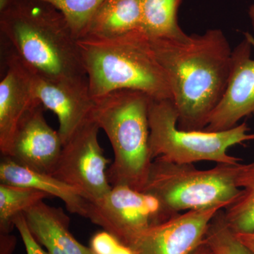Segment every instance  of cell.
<instances>
[{
    "label": "cell",
    "instance_id": "1",
    "mask_svg": "<svg viewBox=\"0 0 254 254\" xmlns=\"http://www.w3.org/2000/svg\"><path fill=\"white\" fill-rule=\"evenodd\" d=\"M150 42L171 85L177 127L203 131L225 93L230 76L232 50L226 36L215 28L191 35L187 42L163 38Z\"/></svg>",
    "mask_w": 254,
    "mask_h": 254
},
{
    "label": "cell",
    "instance_id": "2",
    "mask_svg": "<svg viewBox=\"0 0 254 254\" xmlns=\"http://www.w3.org/2000/svg\"><path fill=\"white\" fill-rule=\"evenodd\" d=\"M0 31L28 68L55 82L88 83L77 37L44 0H13L0 12Z\"/></svg>",
    "mask_w": 254,
    "mask_h": 254
},
{
    "label": "cell",
    "instance_id": "3",
    "mask_svg": "<svg viewBox=\"0 0 254 254\" xmlns=\"http://www.w3.org/2000/svg\"><path fill=\"white\" fill-rule=\"evenodd\" d=\"M78 45L93 99L127 89L151 99L173 100L168 74L143 32L115 38L82 37Z\"/></svg>",
    "mask_w": 254,
    "mask_h": 254
},
{
    "label": "cell",
    "instance_id": "4",
    "mask_svg": "<svg viewBox=\"0 0 254 254\" xmlns=\"http://www.w3.org/2000/svg\"><path fill=\"white\" fill-rule=\"evenodd\" d=\"M94 100L91 118L105 132L113 149L114 160L108 170L110 185L143 191L153 161L148 122L151 98L126 89Z\"/></svg>",
    "mask_w": 254,
    "mask_h": 254
},
{
    "label": "cell",
    "instance_id": "5",
    "mask_svg": "<svg viewBox=\"0 0 254 254\" xmlns=\"http://www.w3.org/2000/svg\"><path fill=\"white\" fill-rule=\"evenodd\" d=\"M237 165L217 164L203 170L193 164L156 158L143 191L158 200L163 222L182 212L215 207L225 209L242 192L235 181Z\"/></svg>",
    "mask_w": 254,
    "mask_h": 254
},
{
    "label": "cell",
    "instance_id": "6",
    "mask_svg": "<svg viewBox=\"0 0 254 254\" xmlns=\"http://www.w3.org/2000/svg\"><path fill=\"white\" fill-rule=\"evenodd\" d=\"M178 113L172 100H150L148 110L150 150L154 160L175 163L200 161L237 165L242 159L228 154L234 145L254 141V133L244 122L220 131H187L177 127Z\"/></svg>",
    "mask_w": 254,
    "mask_h": 254
},
{
    "label": "cell",
    "instance_id": "7",
    "mask_svg": "<svg viewBox=\"0 0 254 254\" xmlns=\"http://www.w3.org/2000/svg\"><path fill=\"white\" fill-rule=\"evenodd\" d=\"M100 127L90 118L64 144L51 175L79 190L90 201L111 190L108 177L110 160L98 140Z\"/></svg>",
    "mask_w": 254,
    "mask_h": 254
},
{
    "label": "cell",
    "instance_id": "8",
    "mask_svg": "<svg viewBox=\"0 0 254 254\" xmlns=\"http://www.w3.org/2000/svg\"><path fill=\"white\" fill-rule=\"evenodd\" d=\"M87 218L128 247L148 227L163 222L154 197L125 185L114 186L103 198L88 200Z\"/></svg>",
    "mask_w": 254,
    "mask_h": 254
},
{
    "label": "cell",
    "instance_id": "9",
    "mask_svg": "<svg viewBox=\"0 0 254 254\" xmlns=\"http://www.w3.org/2000/svg\"><path fill=\"white\" fill-rule=\"evenodd\" d=\"M219 207L190 210L148 227L130 248L136 254H193L204 243Z\"/></svg>",
    "mask_w": 254,
    "mask_h": 254
},
{
    "label": "cell",
    "instance_id": "10",
    "mask_svg": "<svg viewBox=\"0 0 254 254\" xmlns=\"http://www.w3.org/2000/svg\"><path fill=\"white\" fill-rule=\"evenodd\" d=\"M254 38L249 32L232 50L231 68L225 93L210 115L205 131H220L239 125L254 115Z\"/></svg>",
    "mask_w": 254,
    "mask_h": 254
},
{
    "label": "cell",
    "instance_id": "11",
    "mask_svg": "<svg viewBox=\"0 0 254 254\" xmlns=\"http://www.w3.org/2000/svg\"><path fill=\"white\" fill-rule=\"evenodd\" d=\"M46 110L39 102L23 117L6 157L34 171L52 175L64 144L59 131L47 123Z\"/></svg>",
    "mask_w": 254,
    "mask_h": 254
},
{
    "label": "cell",
    "instance_id": "12",
    "mask_svg": "<svg viewBox=\"0 0 254 254\" xmlns=\"http://www.w3.org/2000/svg\"><path fill=\"white\" fill-rule=\"evenodd\" d=\"M23 64L37 99L46 110H51L58 117V131L64 144L74 132L91 118L95 100L90 94L88 83L50 81Z\"/></svg>",
    "mask_w": 254,
    "mask_h": 254
},
{
    "label": "cell",
    "instance_id": "13",
    "mask_svg": "<svg viewBox=\"0 0 254 254\" xmlns=\"http://www.w3.org/2000/svg\"><path fill=\"white\" fill-rule=\"evenodd\" d=\"M6 66L0 82V151L5 157L23 117L40 102L24 64L13 52L8 56Z\"/></svg>",
    "mask_w": 254,
    "mask_h": 254
},
{
    "label": "cell",
    "instance_id": "14",
    "mask_svg": "<svg viewBox=\"0 0 254 254\" xmlns=\"http://www.w3.org/2000/svg\"><path fill=\"white\" fill-rule=\"evenodd\" d=\"M23 215L32 235L48 254H94L73 236L69 231L70 219L61 208L42 200Z\"/></svg>",
    "mask_w": 254,
    "mask_h": 254
},
{
    "label": "cell",
    "instance_id": "15",
    "mask_svg": "<svg viewBox=\"0 0 254 254\" xmlns=\"http://www.w3.org/2000/svg\"><path fill=\"white\" fill-rule=\"evenodd\" d=\"M0 184L41 190L63 200L71 213L87 218L88 200L74 187L48 174L38 173L4 157L0 163Z\"/></svg>",
    "mask_w": 254,
    "mask_h": 254
},
{
    "label": "cell",
    "instance_id": "16",
    "mask_svg": "<svg viewBox=\"0 0 254 254\" xmlns=\"http://www.w3.org/2000/svg\"><path fill=\"white\" fill-rule=\"evenodd\" d=\"M136 31H142L141 0H105L83 37L115 38Z\"/></svg>",
    "mask_w": 254,
    "mask_h": 254
},
{
    "label": "cell",
    "instance_id": "17",
    "mask_svg": "<svg viewBox=\"0 0 254 254\" xmlns=\"http://www.w3.org/2000/svg\"><path fill=\"white\" fill-rule=\"evenodd\" d=\"M182 0H141L142 32L150 39L163 38L187 42L190 36L182 31L177 13Z\"/></svg>",
    "mask_w": 254,
    "mask_h": 254
},
{
    "label": "cell",
    "instance_id": "18",
    "mask_svg": "<svg viewBox=\"0 0 254 254\" xmlns=\"http://www.w3.org/2000/svg\"><path fill=\"white\" fill-rule=\"evenodd\" d=\"M235 181L240 196L223 210L224 218L234 233L254 232V161L236 166Z\"/></svg>",
    "mask_w": 254,
    "mask_h": 254
},
{
    "label": "cell",
    "instance_id": "19",
    "mask_svg": "<svg viewBox=\"0 0 254 254\" xmlns=\"http://www.w3.org/2000/svg\"><path fill=\"white\" fill-rule=\"evenodd\" d=\"M49 197L35 189L0 184V233L10 234L16 217Z\"/></svg>",
    "mask_w": 254,
    "mask_h": 254
},
{
    "label": "cell",
    "instance_id": "20",
    "mask_svg": "<svg viewBox=\"0 0 254 254\" xmlns=\"http://www.w3.org/2000/svg\"><path fill=\"white\" fill-rule=\"evenodd\" d=\"M59 10L77 38L86 33L92 18L105 0H44Z\"/></svg>",
    "mask_w": 254,
    "mask_h": 254
},
{
    "label": "cell",
    "instance_id": "21",
    "mask_svg": "<svg viewBox=\"0 0 254 254\" xmlns=\"http://www.w3.org/2000/svg\"><path fill=\"white\" fill-rule=\"evenodd\" d=\"M204 242L214 254H252L227 225L223 209L210 222Z\"/></svg>",
    "mask_w": 254,
    "mask_h": 254
},
{
    "label": "cell",
    "instance_id": "22",
    "mask_svg": "<svg viewBox=\"0 0 254 254\" xmlns=\"http://www.w3.org/2000/svg\"><path fill=\"white\" fill-rule=\"evenodd\" d=\"M14 227L17 229L27 254H48L47 251L43 250L42 246L38 243L30 232L26 219L23 214L16 217L14 220Z\"/></svg>",
    "mask_w": 254,
    "mask_h": 254
},
{
    "label": "cell",
    "instance_id": "23",
    "mask_svg": "<svg viewBox=\"0 0 254 254\" xmlns=\"http://www.w3.org/2000/svg\"><path fill=\"white\" fill-rule=\"evenodd\" d=\"M120 243L122 242L117 237L104 230L92 237L90 248L94 254H111Z\"/></svg>",
    "mask_w": 254,
    "mask_h": 254
},
{
    "label": "cell",
    "instance_id": "24",
    "mask_svg": "<svg viewBox=\"0 0 254 254\" xmlns=\"http://www.w3.org/2000/svg\"><path fill=\"white\" fill-rule=\"evenodd\" d=\"M16 242L15 237L10 234L0 233V254H12Z\"/></svg>",
    "mask_w": 254,
    "mask_h": 254
},
{
    "label": "cell",
    "instance_id": "25",
    "mask_svg": "<svg viewBox=\"0 0 254 254\" xmlns=\"http://www.w3.org/2000/svg\"><path fill=\"white\" fill-rule=\"evenodd\" d=\"M235 234L237 238L248 249L251 253L254 254V232Z\"/></svg>",
    "mask_w": 254,
    "mask_h": 254
},
{
    "label": "cell",
    "instance_id": "26",
    "mask_svg": "<svg viewBox=\"0 0 254 254\" xmlns=\"http://www.w3.org/2000/svg\"><path fill=\"white\" fill-rule=\"evenodd\" d=\"M111 254H136L130 247H127V245L120 243V245L115 249Z\"/></svg>",
    "mask_w": 254,
    "mask_h": 254
},
{
    "label": "cell",
    "instance_id": "27",
    "mask_svg": "<svg viewBox=\"0 0 254 254\" xmlns=\"http://www.w3.org/2000/svg\"><path fill=\"white\" fill-rule=\"evenodd\" d=\"M193 254H214L206 244L203 243Z\"/></svg>",
    "mask_w": 254,
    "mask_h": 254
},
{
    "label": "cell",
    "instance_id": "28",
    "mask_svg": "<svg viewBox=\"0 0 254 254\" xmlns=\"http://www.w3.org/2000/svg\"><path fill=\"white\" fill-rule=\"evenodd\" d=\"M249 17L250 18L251 23L254 30V4L251 5L248 10Z\"/></svg>",
    "mask_w": 254,
    "mask_h": 254
},
{
    "label": "cell",
    "instance_id": "29",
    "mask_svg": "<svg viewBox=\"0 0 254 254\" xmlns=\"http://www.w3.org/2000/svg\"><path fill=\"white\" fill-rule=\"evenodd\" d=\"M12 1L13 0H0V12L4 11Z\"/></svg>",
    "mask_w": 254,
    "mask_h": 254
}]
</instances>
